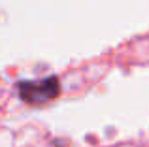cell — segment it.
<instances>
[{
	"label": "cell",
	"instance_id": "cell-1",
	"mask_svg": "<svg viewBox=\"0 0 149 147\" xmlns=\"http://www.w3.org/2000/svg\"><path fill=\"white\" fill-rule=\"evenodd\" d=\"M19 92H21V98L29 104H45L58 94V81L51 77V79H42L34 83L32 81L21 83Z\"/></svg>",
	"mask_w": 149,
	"mask_h": 147
}]
</instances>
